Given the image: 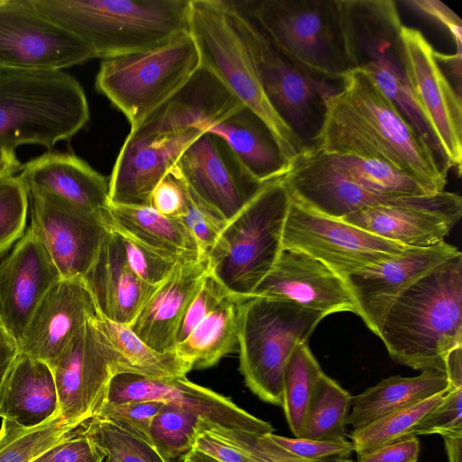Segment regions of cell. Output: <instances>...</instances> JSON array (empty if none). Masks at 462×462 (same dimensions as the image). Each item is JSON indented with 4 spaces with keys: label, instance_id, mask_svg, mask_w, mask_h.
<instances>
[{
    "label": "cell",
    "instance_id": "1",
    "mask_svg": "<svg viewBox=\"0 0 462 462\" xmlns=\"http://www.w3.org/2000/svg\"><path fill=\"white\" fill-rule=\"evenodd\" d=\"M327 154L376 161L399 170L435 192L444 190L448 172L362 70L351 69L327 102L316 147Z\"/></svg>",
    "mask_w": 462,
    "mask_h": 462
},
{
    "label": "cell",
    "instance_id": "2",
    "mask_svg": "<svg viewBox=\"0 0 462 462\" xmlns=\"http://www.w3.org/2000/svg\"><path fill=\"white\" fill-rule=\"evenodd\" d=\"M392 359L414 370H443L462 346V254L419 279L392 304L378 336Z\"/></svg>",
    "mask_w": 462,
    "mask_h": 462
},
{
    "label": "cell",
    "instance_id": "3",
    "mask_svg": "<svg viewBox=\"0 0 462 462\" xmlns=\"http://www.w3.org/2000/svg\"><path fill=\"white\" fill-rule=\"evenodd\" d=\"M29 1L104 60L151 51L189 32V0Z\"/></svg>",
    "mask_w": 462,
    "mask_h": 462
},
{
    "label": "cell",
    "instance_id": "4",
    "mask_svg": "<svg viewBox=\"0 0 462 462\" xmlns=\"http://www.w3.org/2000/svg\"><path fill=\"white\" fill-rule=\"evenodd\" d=\"M346 49L351 69L366 73L448 172V162L421 114L409 84L402 26L393 0H340Z\"/></svg>",
    "mask_w": 462,
    "mask_h": 462
},
{
    "label": "cell",
    "instance_id": "5",
    "mask_svg": "<svg viewBox=\"0 0 462 462\" xmlns=\"http://www.w3.org/2000/svg\"><path fill=\"white\" fill-rule=\"evenodd\" d=\"M88 120L87 97L70 74L0 69V148L39 144L51 150Z\"/></svg>",
    "mask_w": 462,
    "mask_h": 462
},
{
    "label": "cell",
    "instance_id": "6",
    "mask_svg": "<svg viewBox=\"0 0 462 462\" xmlns=\"http://www.w3.org/2000/svg\"><path fill=\"white\" fill-rule=\"evenodd\" d=\"M189 32L198 46L201 66L267 125L291 164L306 150L271 106L254 60L235 21L231 1L189 0Z\"/></svg>",
    "mask_w": 462,
    "mask_h": 462
},
{
    "label": "cell",
    "instance_id": "7",
    "mask_svg": "<svg viewBox=\"0 0 462 462\" xmlns=\"http://www.w3.org/2000/svg\"><path fill=\"white\" fill-rule=\"evenodd\" d=\"M291 195L282 178L263 185L208 252L209 271L236 297H252L282 250Z\"/></svg>",
    "mask_w": 462,
    "mask_h": 462
},
{
    "label": "cell",
    "instance_id": "8",
    "mask_svg": "<svg viewBox=\"0 0 462 462\" xmlns=\"http://www.w3.org/2000/svg\"><path fill=\"white\" fill-rule=\"evenodd\" d=\"M325 317L279 298L252 296L239 303V370L254 394L282 406L286 363L298 345L308 342Z\"/></svg>",
    "mask_w": 462,
    "mask_h": 462
},
{
    "label": "cell",
    "instance_id": "9",
    "mask_svg": "<svg viewBox=\"0 0 462 462\" xmlns=\"http://www.w3.org/2000/svg\"><path fill=\"white\" fill-rule=\"evenodd\" d=\"M246 5L244 12L296 65L337 81L351 70L340 0H261Z\"/></svg>",
    "mask_w": 462,
    "mask_h": 462
},
{
    "label": "cell",
    "instance_id": "10",
    "mask_svg": "<svg viewBox=\"0 0 462 462\" xmlns=\"http://www.w3.org/2000/svg\"><path fill=\"white\" fill-rule=\"evenodd\" d=\"M200 66L198 46L188 32L151 51L105 59L95 85L133 129L177 93Z\"/></svg>",
    "mask_w": 462,
    "mask_h": 462
},
{
    "label": "cell",
    "instance_id": "11",
    "mask_svg": "<svg viewBox=\"0 0 462 462\" xmlns=\"http://www.w3.org/2000/svg\"><path fill=\"white\" fill-rule=\"evenodd\" d=\"M231 3L235 21L254 60L271 106L306 151L314 149L327 102L339 90L342 80L315 75L296 65L279 51L248 14Z\"/></svg>",
    "mask_w": 462,
    "mask_h": 462
},
{
    "label": "cell",
    "instance_id": "12",
    "mask_svg": "<svg viewBox=\"0 0 462 462\" xmlns=\"http://www.w3.org/2000/svg\"><path fill=\"white\" fill-rule=\"evenodd\" d=\"M405 248L342 219L314 212L291 198L282 249L302 252L342 277L397 255Z\"/></svg>",
    "mask_w": 462,
    "mask_h": 462
},
{
    "label": "cell",
    "instance_id": "13",
    "mask_svg": "<svg viewBox=\"0 0 462 462\" xmlns=\"http://www.w3.org/2000/svg\"><path fill=\"white\" fill-rule=\"evenodd\" d=\"M94 58L90 46L29 0H0V69L62 70Z\"/></svg>",
    "mask_w": 462,
    "mask_h": 462
},
{
    "label": "cell",
    "instance_id": "14",
    "mask_svg": "<svg viewBox=\"0 0 462 462\" xmlns=\"http://www.w3.org/2000/svg\"><path fill=\"white\" fill-rule=\"evenodd\" d=\"M27 190L30 226L61 278H83L108 232L104 217L55 194Z\"/></svg>",
    "mask_w": 462,
    "mask_h": 462
},
{
    "label": "cell",
    "instance_id": "15",
    "mask_svg": "<svg viewBox=\"0 0 462 462\" xmlns=\"http://www.w3.org/2000/svg\"><path fill=\"white\" fill-rule=\"evenodd\" d=\"M170 173L226 221L265 184L249 172L223 139L209 133H202L185 149Z\"/></svg>",
    "mask_w": 462,
    "mask_h": 462
},
{
    "label": "cell",
    "instance_id": "16",
    "mask_svg": "<svg viewBox=\"0 0 462 462\" xmlns=\"http://www.w3.org/2000/svg\"><path fill=\"white\" fill-rule=\"evenodd\" d=\"M407 77L414 99L451 168L462 163L461 95L439 66L432 45L417 29L402 26Z\"/></svg>",
    "mask_w": 462,
    "mask_h": 462
},
{
    "label": "cell",
    "instance_id": "17",
    "mask_svg": "<svg viewBox=\"0 0 462 462\" xmlns=\"http://www.w3.org/2000/svg\"><path fill=\"white\" fill-rule=\"evenodd\" d=\"M96 318L87 321L74 334L50 366L57 388L60 416L68 424L76 427L97 413L105 402L109 383L116 375Z\"/></svg>",
    "mask_w": 462,
    "mask_h": 462
},
{
    "label": "cell",
    "instance_id": "18",
    "mask_svg": "<svg viewBox=\"0 0 462 462\" xmlns=\"http://www.w3.org/2000/svg\"><path fill=\"white\" fill-rule=\"evenodd\" d=\"M461 216V197L442 190L424 196L401 197L341 219L405 247H428L445 241Z\"/></svg>",
    "mask_w": 462,
    "mask_h": 462
},
{
    "label": "cell",
    "instance_id": "19",
    "mask_svg": "<svg viewBox=\"0 0 462 462\" xmlns=\"http://www.w3.org/2000/svg\"><path fill=\"white\" fill-rule=\"evenodd\" d=\"M156 401L179 406L204 420L230 430L273 433L269 421L237 406L229 397L196 384L186 376L153 378L122 373L113 376L105 402Z\"/></svg>",
    "mask_w": 462,
    "mask_h": 462
},
{
    "label": "cell",
    "instance_id": "20",
    "mask_svg": "<svg viewBox=\"0 0 462 462\" xmlns=\"http://www.w3.org/2000/svg\"><path fill=\"white\" fill-rule=\"evenodd\" d=\"M458 254L456 246L445 241L428 247H407L397 255L343 277L356 306V315L378 337L395 300L422 276Z\"/></svg>",
    "mask_w": 462,
    "mask_h": 462
},
{
    "label": "cell",
    "instance_id": "21",
    "mask_svg": "<svg viewBox=\"0 0 462 462\" xmlns=\"http://www.w3.org/2000/svg\"><path fill=\"white\" fill-rule=\"evenodd\" d=\"M61 278L31 226L0 263V324L17 346L37 307Z\"/></svg>",
    "mask_w": 462,
    "mask_h": 462
},
{
    "label": "cell",
    "instance_id": "22",
    "mask_svg": "<svg viewBox=\"0 0 462 462\" xmlns=\"http://www.w3.org/2000/svg\"><path fill=\"white\" fill-rule=\"evenodd\" d=\"M201 134L189 128L146 139L126 136L108 179L109 203L150 207L153 189Z\"/></svg>",
    "mask_w": 462,
    "mask_h": 462
},
{
    "label": "cell",
    "instance_id": "23",
    "mask_svg": "<svg viewBox=\"0 0 462 462\" xmlns=\"http://www.w3.org/2000/svg\"><path fill=\"white\" fill-rule=\"evenodd\" d=\"M252 296L291 300L326 316L340 311L357 313L342 276L320 261L292 249L282 250Z\"/></svg>",
    "mask_w": 462,
    "mask_h": 462
},
{
    "label": "cell",
    "instance_id": "24",
    "mask_svg": "<svg viewBox=\"0 0 462 462\" xmlns=\"http://www.w3.org/2000/svg\"><path fill=\"white\" fill-rule=\"evenodd\" d=\"M245 105L209 70L200 66L171 97L127 136L146 139L194 128L204 133Z\"/></svg>",
    "mask_w": 462,
    "mask_h": 462
},
{
    "label": "cell",
    "instance_id": "25",
    "mask_svg": "<svg viewBox=\"0 0 462 462\" xmlns=\"http://www.w3.org/2000/svg\"><path fill=\"white\" fill-rule=\"evenodd\" d=\"M99 315L83 278L60 279L34 311L18 352L51 366L74 334Z\"/></svg>",
    "mask_w": 462,
    "mask_h": 462
},
{
    "label": "cell",
    "instance_id": "26",
    "mask_svg": "<svg viewBox=\"0 0 462 462\" xmlns=\"http://www.w3.org/2000/svg\"><path fill=\"white\" fill-rule=\"evenodd\" d=\"M208 272V256L180 260L128 327L154 350L174 352L181 319Z\"/></svg>",
    "mask_w": 462,
    "mask_h": 462
},
{
    "label": "cell",
    "instance_id": "27",
    "mask_svg": "<svg viewBox=\"0 0 462 462\" xmlns=\"http://www.w3.org/2000/svg\"><path fill=\"white\" fill-rule=\"evenodd\" d=\"M83 280L99 314L129 325L158 285L142 281L128 265L120 236L108 230Z\"/></svg>",
    "mask_w": 462,
    "mask_h": 462
},
{
    "label": "cell",
    "instance_id": "28",
    "mask_svg": "<svg viewBox=\"0 0 462 462\" xmlns=\"http://www.w3.org/2000/svg\"><path fill=\"white\" fill-rule=\"evenodd\" d=\"M20 172L27 189L55 194L103 217L109 207L108 180L74 154L48 152L23 164Z\"/></svg>",
    "mask_w": 462,
    "mask_h": 462
},
{
    "label": "cell",
    "instance_id": "29",
    "mask_svg": "<svg viewBox=\"0 0 462 462\" xmlns=\"http://www.w3.org/2000/svg\"><path fill=\"white\" fill-rule=\"evenodd\" d=\"M58 416L59 399L51 368L18 352L0 388V418L32 429Z\"/></svg>",
    "mask_w": 462,
    "mask_h": 462
},
{
    "label": "cell",
    "instance_id": "30",
    "mask_svg": "<svg viewBox=\"0 0 462 462\" xmlns=\"http://www.w3.org/2000/svg\"><path fill=\"white\" fill-rule=\"evenodd\" d=\"M204 133L223 139L249 172L260 182L282 178L291 164L267 125L245 106Z\"/></svg>",
    "mask_w": 462,
    "mask_h": 462
},
{
    "label": "cell",
    "instance_id": "31",
    "mask_svg": "<svg viewBox=\"0 0 462 462\" xmlns=\"http://www.w3.org/2000/svg\"><path fill=\"white\" fill-rule=\"evenodd\" d=\"M104 221L109 231L164 254L178 259L201 256L193 236L179 218L151 207L109 204Z\"/></svg>",
    "mask_w": 462,
    "mask_h": 462
},
{
    "label": "cell",
    "instance_id": "32",
    "mask_svg": "<svg viewBox=\"0 0 462 462\" xmlns=\"http://www.w3.org/2000/svg\"><path fill=\"white\" fill-rule=\"evenodd\" d=\"M449 383L445 371L426 370L419 375H393L352 397L346 424L357 430L391 412L407 408L433 395L446 393Z\"/></svg>",
    "mask_w": 462,
    "mask_h": 462
},
{
    "label": "cell",
    "instance_id": "33",
    "mask_svg": "<svg viewBox=\"0 0 462 462\" xmlns=\"http://www.w3.org/2000/svg\"><path fill=\"white\" fill-rule=\"evenodd\" d=\"M116 374L130 373L147 377L186 376L191 366L175 352L162 353L142 341L125 324L101 315L95 319Z\"/></svg>",
    "mask_w": 462,
    "mask_h": 462
},
{
    "label": "cell",
    "instance_id": "34",
    "mask_svg": "<svg viewBox=\"0 0 462 462\" xmlns=\"http://www.w3.org/2000/svg\"><path fill=\"white\" fill-rule=\"evenodd\" d=\"M242 300L234 295L225 299L176 346L177 356L192 369H205L237 350L238 306Z\"/></svg>",
    "mask_w": 462,
    "mask_h": 462
},
{
    "label": "cell",
    "instance_id": "35",
    "mask_svg": "<svg viewBox=\"0 0 462 462\" xmlns=\"http://www.w3.org/2000/svg\"><path fill=\"white\" fill-rule=\"evenodd\" d=\"M322 153L333 170L374 193L387 197L424 196L438 193L417 179L385 163Z\"/></svg>",
    "mask_w": 462,
    "mask_h": 462
},
{
    "label": "cell",
    "instance_id": "36",
    "mask_svg": "<svg viewBox=\"0 0 462 462\" xmlns=\"http://www.w3.org/2000/svg\"><path fill=\"white\" fill-rule=\"evenodd\" d=\"M352 396L325 373L318 380L309 403L300 438L344 440Z\"/></svg>",
    "mask_w": 462,
    "mask_h": 462
},
{
    "label": "cell",
    "instance_id": "37",
    "mask_svg": "<svg viewBox=\"0 0 462 462\" xmlns=\"http://www.w3.org/2000/svg\"><path fill=\"white\" fill-rule=\"evenodd\" d=\"M323 374L308 344L298 345L283 370L281 406L294 438L301 437L312 393Z\"/></svg>",
    "mask_w": 462,
    "mask_h": 462
},
{
    "label": "cell",
    "instance_id": "38",
    "mask_svg": "<svg viewBox=\"0 0 462 462\" xmlns=\"http://www.w3.org/2000/svg\"><path fill=\"white\" fill-rule=\"evenodd\" d=\"M447 393V392H446ZM446 393L433 395L407 408L391 412L366 426L346 434L356 455L370 453L380 448L416 436L418 424L442 400Z\"/></svg>",
    "mask_w": 462,
    "mask_h": 462
},
{
    "label": "cell",
    "instance_id": "39",
    "mask_svg": "<svg viewBox=\"0 0 462 462\" xmlns=\"http://www.w3.org/2000/svg\"><path fill=\"white\" fill-rule=\"evenodd\" d=\"M78 428L60 416L32 429L2 419L0 462H31L49 448L75 435Z\"/></svg>",
    "mask_w": 462,
    "mask_h": 462
},
{
    "label": "cell",
    "instance_id": "40",
    "mask_svg": "<svg viewBox=\"0 0 462 462\" xmlns=\"http://www.w3.org/2000/svg\"><path fill=\"white\" fill-rule=\"evenodd\" d=\"M203 420L179 406L163 403L151 423V445L166 461L178 462L193 449Z\"/></svg>",
    "mask_w": 462,
    "mask_h": 462
},
{
    "label": "cell",
    "instance_id": "41",
    "mask_svg": "<svg viewBox=\"0 0 462 462\" xmlns=\"http://www.w3.org/2000/svg\"><path fill=\"white\" fill-rule=\"evenodd\" d=\"M78 430L104 455L105 462H168L150 443L105 420L92 417Z\"/></svg>",
    "mask_w": 462,
    "mask_h": 462
},
{
    "label": "cell",
    "instance_id": "42",
    "mask_svg": "<svg viewBox=\"0 0 462 462\" xmlns=\"http://www.w3.org/2000/svg\"><path fill=\"white\" fill-rule=\"evenodd\" d=\"M201 430L229 443L254 462H352L349 457H329L309 460L293 455L271 440L267 434L230 430L203 421Z\"/></svg>",
    "mask_w": 462,
    "mask_h": 462
},
{
    "label": "cell",
    "instance_id": "43",
    "mask_svg": "<svg viewBox=\"0 0 462 462\" xmlns=\"http://www.w3.org/2000/svg\"><path fill=\"white\" fill-rule=\"evenodd\" d=\"M28 190L20 176L0 179V256L24 234Z\"/></svg>",
    "mask_w": 462,
    "mask_h": 462
},
{
    "label": "cell",
    "instance_id": "44",
    "mask_svg": "<svg viewBox=\"0 0 462 462\" xmlns=\"http://www.w3.org/2000/svg\"><path fill=\"white\" fill-rule=\"evenodd\" d=\"M162 405L163 402L156 401L104 402L93 417L105 420L151 444V423Z\"/></svg>",
    "mask_w": 462,
    "mask_h": 462
},
{
    "label": "cell",
    "instance_id": "45",
    "mask_svg": "<svg viewBox=\"0 0 462 462\" xmlns=\"http://www.w3.org/2000/svg\"><path fill=\"white\" fill-rule=\"evenodd\" d=\"M183 185L186 191L187 209L179 219L193 236L199 254L207 256L227 221L201 201L184 183Z\"/></svg>",
    "mask_w": 462,
    "mask_h": 462
},
{
    "label": "cell",
    "instance_id": "46",
    "mask_svg": "<svg viewBox=\"0 0 462 462\" xmlns=\"http://www.w3.org/2000/svg\"><path fill=\"white\" fill-rule=\"evenodd\" d=\"M118 236L122 240L128 265L149 285L161 284L181 260L151 249L126 236Z\"/></svg>",
    "mask_w": 462,
    "mask_h": 462
},
{
    "label": "cell",
    "instance_id": "47",
    "mask_svg": "<svg viewBox=\"0 0 462 462\" xmlns=\"http://www.w3.org/2000/svg\"><path fill=\"white\" fill-rule=\"evenodd\" d=\"M231 295L233 294L209 271L204 276L198 291L184 313L177 333V345L183 341L203 319Z\"/></svg>",
    "mask_w": 462,
    "mask_h": 462
},
{
    "label": "cell",
    "instance_id": "48",
    "mask_svg": "<svg viewBox=\"0 0 462 462\" xmlns=\"http://www.w3.org/2000/svg\"><path fill=\"white\" fill-rule=\"evenodd\" d=\"M417 435L462 434V388L448 389L440 402L418 424Z\"/></svg>",
    "mask_w": 462,
    "mask_h": 462
},
{
    "label": "cell",
    "instance_id": "49",
    "mask_svg": "<svg viewBox=\"0 0 462 462\" xmlns=\"http://www.w3.org/2000/svg\"><path fill=\"white\" fill-rule=\"evenodd\" d=\"M268 438L286 451L309 460L329 457H349L354 446L348 440H317L304 438H288L268 433Z\"/></svg>",
    "mask_w": 462,
    "mask_h": 462
},
{
    "label": "cell",
    "instance_id": "50",
    "mask_svg": "<svg viewBox=\"0 0 462 462\" xmlns=\"http://www.w3.org/2000/svg\"><path fill=\"white\" fill-rule=\"evenodd\" d=\"M78 429L75 435L49 448L31 462H103L104 455Z\"/></svg>",
    "mask_w": 462,
    "mask_h": 462
},
{
    "label": "cell",
    "instance_id": "51",
    "mask_svg": "<svg viewBox=\"0 0 462 462\" xmlns=\"http://www.w3.org/2000/svg\"><path fill=\"white\" fill-rule=\"evenodd\" d=\"M150 207L165 217H181L187 209L186 191L182 181L169 172L153 189Z\"/></svg>",
    "mask_w": 462,
    "mask_h": 462
},
{
    "label": "cell",
    "instance_id": "52",
    "mask_svg": "<svg viewBox=\"0 0 462 462\" xmlns=\"http://www.w3.org/2000/svg\"><path fill=\"white\" fill-rule=\"evenodd\" d=\"M417 437L388 445L370 453L356 455L357 462H417L420 454Z\"/></svg>",
    "mask_w": 462,
    "mask_h": 462
},
{
    "label": "cell",
    "instance_id": "53",
    "mask_svg": "<svg viewBox=\"0 0 462 462\" xmlns=\"http://www.w3.org/2000/svg\"><path fill=\"white\" fill-rule=\"evenodd\" d=\"M193 448L220 462H254L238 448L203 430L197 436Z\"/></svg>",
    "mask_w": 462,
    "mask_h": 462
},
{
    "label": "cell",
    "instance_id": "54",
    "mask_svg": "<svg viewBox=\"0 0 462 462\" xmlns=\"http://www.w3.org/2000/svg\"><path fill=\"white\" fill-rule=\"evenodd\" d=\"M406 3L413 8L438 20L448 28L456 43L457 52L461 53V20L455 13L439 1L415 0Z\"/></svg>",
    "mask_w": 462,
    "mask_h": 462
},
{
    "label": "cell",
    "instance_id": "55",
    "mask_svg": "<svg viewBox=\"0 0 462 462\" xmlns=\"http://www.w3.org/2000/svg\"><path fill=\"white\" fill-rule=\"evenodd\" d=\"M17 355V344L0 324V388Z\"/></svg>",
    "mask_w": 462,
    "mask_h": 462
},
{
    "label": "cell",
    "instance_id": "56",
    "mask_svg": "<svg viewBox=\"0 0 462 462\" xmlns=\"http://www.w3.org/2000/svg\"><path fill=\"white\" fill-rule=\"evenodd\" d=\"M449 389L462 388V346L451 350L444 361Z\"/></svg>",
    "mask_w": 462,
    "mask_h": 462
},
{
    "label": "cell",
    "instance_id": "57",
    "mask_svg": "<svg viewBox=\"0 0 462 462\" xmlns=\"http://www.w3.org/2000/svg\"><path fill=\"white\" fill-rule=\"evenodd\" d=\"M23 164L14 150L0 148V179L21 171Z\"/></svg>",
    "mask_w": 462,
    "mask_h": 462
},
{
    "label": "cell",
    "instance_id": "58",
    "mask_svg": "<svg viewBox=\"0 0 462 462\" xmlns=\"http://www.w3.org/2000/svg\"><path fill=\"white\" fill-rule=\"evenodd\" d=\"M448 462H461L462 434H453L442 437Z\"/></svg>",
    "mask_w": 462,
    "mask_h": 462
},
{
    "label": "cell",
    "instance_id": "59",
    "mask_svg": "<svg viewBox=\"0 0 462 462\" xmlns=\"http://www.w3.org/2000/svg\"><path fill=\"white\" fill-rule=\"evenodd\" d=\"M178 462H220L216 458L208 456V454L198 450L196 448L191 449Z\"/></svg>",
    "mask_w": 462,
    "mask_h": 462
},
{
    "label": "cell",
    "instance_id": "60",
    "mask_svg": "<svg viewBox=\"0 0 462 462\" xmlns=\"http://www.w3.org/2000/svg\"><path fill=\"white\" fill-rule=\"evenodd\" d=\"M352 462H354V461H352Z\"/></svg>",
    "mask_w": 462,
    "mask_h": 462
}]
</instances>
